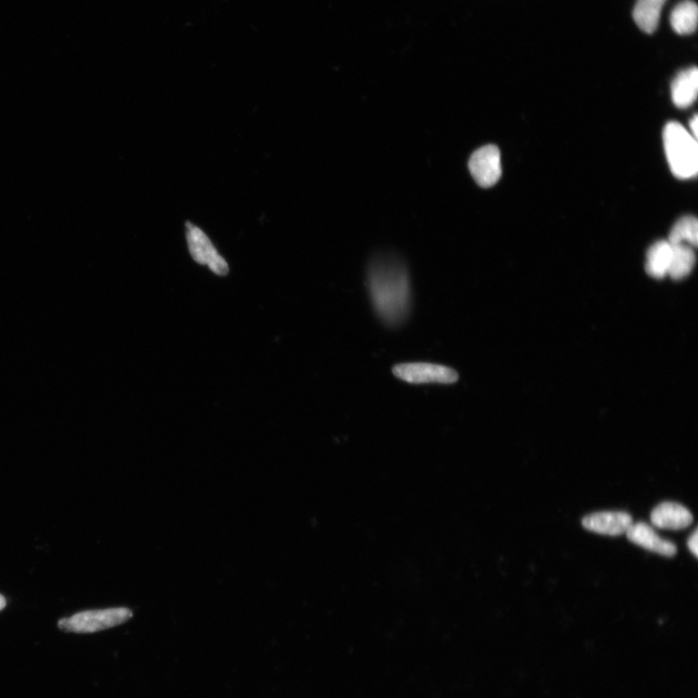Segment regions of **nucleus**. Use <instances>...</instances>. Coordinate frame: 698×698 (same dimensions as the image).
Masks as SVG:
<instances>
[{
    "instance_id": "f257e3e1",
    "label": "nucleus",
    "mask_w": 698,
    "mask_h": 698,
    "mask_svg": "<svg viewBox=\"0 0 698 698\" xmlns=\"http://www.w3.org/2000/svg\"><path fill=\"white\" fill-rule=\"evenodd\" d=\"M367 286L375 312L385 325L397 328L409 320L412 284L402 258L391 253L373 258L367 268Z\"/></svg>"
},
{
    "instance_id": "f03ea898",
    "label": "nucleus",
    "mask_w": 698,
    "mask_h": 698,
    "mask_svg": "<svg viewBox=\"0 0 698 698\" xmlns=\"http://www.w3.org/2000/svg\"><path fill=\"white\" fill-rule=\"evenodd\" d=\"M664 146L669 168L679 179H690L698 171L696 139L684 126L672 122L666 125Z\"/></svg>"
},
{
    "instance_id": "7ed1b4c3",
    "label": "nucleus",
    "mask_w": 698,
    "mask_h": 698,
    "mask_svg": "<svg viewBox=\"0 0 698 698\" xmlns=\"http://www.w3.org/2000/svg\"><path fill=\"white\" fill-rule=\"evenodd\" d=\"M133 617L130 608L118 607L104 611L79 612L70 618L61 619L59 628L63 631L93 633L124 624Z\"/></svg>"
},
{
    "instance_id": "20e7f679",
    "label": "nucleus",
    "mask_w": 698,
    "mask_h": 698,
    "mask_svg": "<svg viewBox=\"0 0 698 698\" xmlns=\"http://www.w3.org/2000/svg\"><path fill=\"white\" fill-rule=\"evenodd\" d=\"M393 374L403 382L412 385H452L459 378L451 367L433 363H403L393 367Z\"/></svg>"
},
{
    "instance_id": "39448f33",
    "label": "nucleus",
    "mask_w": 698,
    "mask_h": 698,
    "mask_svg": "<svg viewBox=\"0 0 698 698\" xmlns=\"http://www.w3.org/2000/svg\"><path fill=\"white\" fill-rule=\"evenodd\" d=\"M186 226L187 246L194 260L201 265H208L214 274L226 276L230 272V267L208 236L190 222H186Z\"/></svg>"
},
{
    "instance_id": "423d86ee",
    "label": "nucleus",
    "mask_w": 698,
    "mask_h": 698,
    "mask_svg": "<svg viewBox=\"0 0 698 698\" xmlns=\"http://www.w3.org/2000/svg\"><path fill=\"white\" fill-rule=\"evenodd\" d=\"M468 169L478 186L491 187L496 185L503 172L499 148L487 145L476 150L468 160Z\"/></svg>"
},
{
    "instance_id": "0eeeda50",
    "label": "nucleus",
    "mask_w": 698,
    "mask_h": 698,
    "mask_svg": "<svg viewBox=\"0 0 698 698\" xmlns=\"http://www.w3.org/2000/svg\"><path fill=\"white\" fill-rule=\"evenodd\" d=\"M582 524L596 534L618 537L626 534L633 524L631 516L623 512H602L583 519Z\"/></svg>"
},
{
    "instance_id": "6e6552de",
    "label": "nucleus",
    "mask_w": 698,
    "mask_h": 698,
    "mask_svg": "<svg viewBox=\"0 0 698 698\" xmlns=\"http://www.w3.org/2000/svg\"><path fill=\"white\" fill-rule=\"evenodd\" d=\"M626 534L629 540L650 552L665 557H674L677 553L675 545L659 537L648 524H632Z\"/></svg>"
},
{
    "instance_id": "1a4fd4ad",
    "label": "nucleus",
    "mask_w": 698,
    "mask_h": 698,
    "mask_svg": "<svg viewBox=\"0 0 698 698\" xmlns=\"http://www.w3.org/2000/svg\"><path fill=\"white\" fill-rule=\"evenodd\" d=\"M652 524L659 529L683 530L693 522L692 512L682 504L666 502L655 507L651 513Z\"/></svg>"
},
{
    "instance_id": "9d476101",
    "label": "nucleus",
    "mask_w": 698,
    "mask_h": 698,
    "mask_svg": "<svg viewBox=\"0 0 698 698\" xmlns=\"http://www.w3.org/2000/svg\"><path fill=\"white\" fill-rule=\"evenodd\" d=\"M698 70L691 68L681 71L671 85V96L679 108L691 106L697 96Z\"/></svg>"
},
{
    "instance_id": "9b49d317",
    "label": "nucleus",
    "mask_w": 698,
    "mask_h": 698,
    "mask_svg": "<svg viewBox=\"0 0 698 698\" xmlns=\"http://www.w3.org/2000/svg\"><path fill=\"white\" fill-rule=\"evenodd\" d=\"M667 0H638L632 17L645 33H654L661 19L662 10Z\"/></svg>"
},
{
    "instance_id": "f8f14e48",
    "label": "nucleus",
    "mask_w": 698,
    "mask_h": 698,
    "mask_svg": "<svg viewBox=\"0 0 698 698\" xmlns=\"http://www.w3.org/2000/svg\"><path fill=\"white\" fill-rule=\"evenodd\" d=\"M672 246L668 240H658L647 253L646 271L651 276L662 278L668 275Z\"/></svg>"
},
{
    "instance_id": "ddd939ff",
    "label": "nucleus",
    "mask_w": 698,
    "mask_h": 698,
    "mask_svg": "<svg viewBox=\"0 0 698 698\" xmlns=\"http://www.w3.org/2000/svg\"><path fill=\"white\" fill-rule=\"evenodd\" d=\"M697 19L698 8L696 4L692 0H684L671 12V27L680 35H689L696 31Z\"/></svg>"
},
{
    "instance_id": "4468645a",
    "label": "nucleus",
    "mask_w": 698,
    "mask_h": 698,
    "mask_svg": "<svg viewBox=\"0 0 698 698\" xmlns=\"http://www.w3.org/2000/svg\"><path fill=\"white\" fill-rule=\"evenodd\" d=\"M671 246L672 257L668 275L675 279L686 277L695 264L694 251L691 246L686 244Z\"/></svg>"
},
{
    "instance_id": "2eb2a0df",
    "label": "nucleus",
    "mask_w": 698,
    "mask_h": 698,
    "mask_svg": "<svg viewBox=\"0 0 698 698\" xmlns=\"http://www.w3.org/2000/svg\"><path fill=\"white\" fill-rule=\"evenodd\" d=\"M698 240V222L694 217L687 215L680 219L669 234L668 242L671 245L686 244L695 248Z\"/></svg>"
},
{
    "instance_id": "dca6fc26",
    "label": "nucleus",
    "mask_w": 698,
    "mask_h": 698,
    "mask_svg": "<svg viewBox=\"0 0 698 698\" xmlns=\"http://www.w3.org/2000/svg\"><path fill=\"white\" fill-rule=\"evenodd\" d=\"M697 538H698L697 530H695L693 531V534L690 537V539L688 540V548H689L691 552L695 557L698 556V552H697L698 551V549H697V544H698Z\"/></svg>"
},
{
    "instance_id": "f3484780",
    "label": "nucleus",
    "mask_w": 698,
    "mask_h": 698,
    "mask_svg": "<svg viewBox=\"0 0 698 698\" xmlns=\"http://www.w3.org/2000/svg\"><path fill=\"white\" fill-rule=\"evenodd\" d=\"M697 116L695 115L693 119L690 122V128L692 131V135L697 139V126H698V120Z\"/></svg>"
},
{
    "instance_id": "a211bd4d",
    "label": "nucleus",
    "mask_w": 698,
    "mask_h": 698,
    "mask_svg": "<svg viewBox=\"0 0 698 698\" xmlns=\"http://www.w3.org/2000/svg\"><path fill=\"white\" fill-rule=\"evenodd\" d=\"M6 606V600L3 594H0V612L4 611Z\"/></svg>"
}]
</instances>
